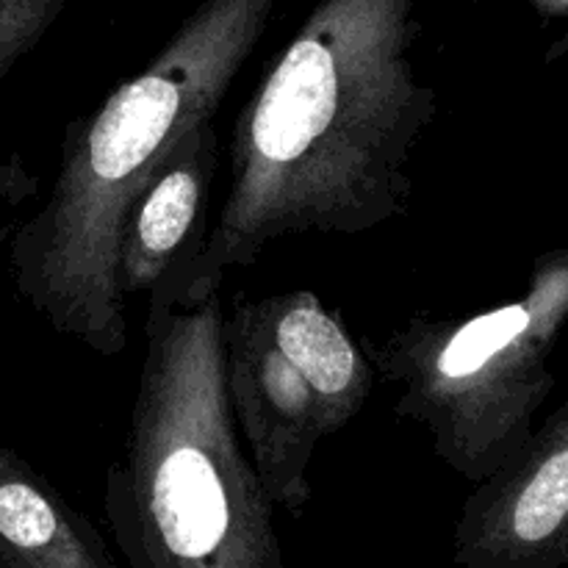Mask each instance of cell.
I'll return each instance as SVG.
<instances>
[{"label":"cell","mask_w":568,"mask_h":568,"mask_svg":"<svg viewBox=\"0 0 568 568\" xmlns=\"http://www.w3.org/2000/svg\"><path fill=\"white\" fill-rule=\"evenodd\" d=\"M419 31L416 0H320L233 125L231 186L197 261L148 303L220 292L277 239L361 236L403 216L438 111L410 55Z\"/></svg>","instance_id":"cell-1"},{"label":"cell","mask_w":568,"mask_h":568,"mask_svg":"<svg viewBox=\"0 0 568 568\" xmlns=\"http://www.w3.org/2000/svg\"><path fill=\"white\" fill-rule=\"evenodd\" d=\"M277 0H203L164 48L94 111L67 125L50 197L9 242L20 297L100 358L128 347L116 283L139 194L192 128L214 120Z\"/></svg>","instance_id":"cell-2"},{"label":"cell","mask_w":568,"mask_h":568,"mask_svg":"<svg viewBox=\"0 0 568 568\" xmlns=\"http://www.w3.org/2000/svg\"><path fill=\"white\" fill-rule=\"evenodd\" d=\"M103 510L128 568H286L275 503L227 397L220 292L148 303L136 397Z\"/></svg>","instance_id":"cell-3"},{"label":"cell","mask_w":568,"mask_h":568,"mask_svg":"<svg viewBox=\"0 0 568 568\" xmlns=\"http://www.w3.org/2000/svg\"><path fill=\"white\" fill-rule=\"evenodd\" d=\"M566 322L568 247L532 261L521 297L460 320L414 316L366 355L403 392L394 414L425 427L436 458L477 486L536 430Z\"/></svg>","instance_id":"cell-4"},{"label":"cell","mask_w":568,"mask_h":568,"mask_svg":"<svg viewBox=\"0 0 568 568\" xmlns=\"http://www.w3.org/2000/svg\"><path fill=\"white\" fill-rule=\"evenodd\" d=\"M225 369L250 460L275 508L300 519L316 447L361 414L375 364L320 294L294 288L225 311Z\"/></svg>","instance_id":"cell-5"},{"label":"cell","mask_w":568,"mask_h":568,"mask_svg":"<svg viewBox=\"0 0 568 568\" xmlns=\"http://www.w3.org/2000/svg\"><path fill=\"white\" fill-rule=\"evenodd\" d=\"M458 568H568V399L466 497Z\"/></svg>","instance_id":"cell-6"},{"label":"cell","mask_w":568,"mask_h":568,"mask_svg":"<svg viewBox=\"0 0 568 568\" xmlns=\"http://www.w3.org/2000/svg\"><path fill=\"white\" fill-rule=\"evenodd\" d=\"M220 136L214 122L192 128L161 164L128 214L120 239L116 283L125 303L153 294L166 277L197 261L209 236V197Z\"/></svg>","instance_id":"cell-7"},{"label":"cell","mask_w":568,"mask_h":568,"mask_svg":"<svg viewBox=\"0 0 568 568\" xmlns=\"http://www.w3.org/2000/svg\"><path fill=\"white\" fill-rule=\"evenodd\" d=\"M0 568H120L98 527L0 444Z\"/></svg>","instance_id":"cell-8"},{"label":"cell","mask_w":568,"mask_h":568,"mask_svg":"<svg viewBox=\"0 0 568 568\" xmlns=\"http://www.w3.org/2000/svg\"><path fill=\"white\" fill-rule=\"evenodd\" d=\"M64 3L67 0H0V89L20 59L42 42Z\"/></svg>","instance_id":"cell-9"},{"label":"cell","mask_w":568,"mask_h":568,"mask_svg":"<svg viewBox=\"0 0 568 568\" xmlns=\"http://www.w3.org/2000/svg\"><path fill=\"white\" fill-rule=\"evenodd\" d=\"M532 9L544 17V20H560L564 22V33L555 42V48L547 53V61L560 59L568 50V0H530Z\"/></svg>","instance_id":"cell-10"}]
</instances>
